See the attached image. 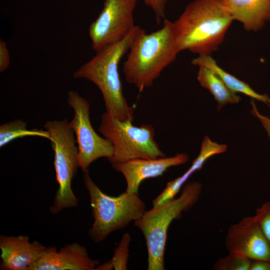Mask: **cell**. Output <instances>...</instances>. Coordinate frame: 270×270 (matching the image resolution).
I'll return each instance as SVG.
<instances>
[{"label": "cell", "mask_w": 270, "mask_h": 270, "mask_svg": "<svg viewBox=\"0 0 270 270\" xmlns=\"http://www.w3.org/2000/svg\"><path fill=\"white\" fill-rule=\"evenodd\" d=\"M234 21L220 0H194L172 22L180 52L210 55L223 42Z\"/></svg>", "instance_id": "1"}, {"label": "cell", "mask_w": 270, "mask_h": 270, "mask_svg": "<svg viewBox=\"0 0 270 270\" xmlns=\"http://www.w3.org/2000/svg\"><path fill=\"white\" fill-rule=\"evenodd\" d=\"M179 52L172 22L165 18L162 27L151 33L140 28L123 64L126 80L142 91L152 86Z\"/></svg>", "instance_id": "2"}, {"label": "cell", "mask_w": 270, "mask_h": 270, "mask_svg": "<svg viewBox=\"0 0 270 270\" xmlns=\"http://www.w3.org/2000/svg\"><path fill=\"white\" fill-rule=\"evenodd\" d=\"M140 28L136 26L122 40L96 52L93 58L73 74L75 78H84L96 84L102 96L106 112L122 121L132 122L134 110L124 96L118 66Z\"/></svg>", "instance_id": "3"}, {"label": "cell", "mask_w": 270, "mask_h": 270, "mask_svg": "<svg viewBox=\"0 0 270 270\" xmlns=\"http://www.w3.org/2000/svg\"><path fill=\"white\" fill-rule=\"evenodd\" d=\"M202 190V185L200 182H188L178 198L154 206L134 222L145 238L148 270H164V254L168 228L182 212L188 211L198 202Z\"/></svg>", "instance_id": "4"}, {"label": "cell", "mask_w": 270, "mask_h": 270, "mask_svg": "<svg viewBox=\"0 0 270 270\" xmlns=\"http://www.w3.org/2000/svg\"><path fill=\"white\" fill-rule=\"evenodd\" d=\"M83 179L94 218L88 234L94 242H102L112 232L138 220L145 212V204L138 194L126 191L116 196L108 195L93 182L88 170L84 172Z\"/></svg>", "instance_id": "5"}, {"label": "cell", "mask_w": 270, "mask_h": 270, "mask_svg": "<svg viewBox=\"0 0 270 270\" xmlns=\"http://www.w3.org/2000/svg\"><path fill=\"white\" fill-rule=\"evenodd\" d=\"M44 128L54 153V165L58 188L50 212L56 214L78 206V199L72 188V181L80 166L78 150L73 129L67 119L48 121Z\"/></svg>", "instance_id": "6"}, {"label": "cell", "mask_w": 270, "mask_h": 270, "mask_svg": "<svg viewBox=\"0 0 270 270\" xmlns=\"http://www.w3.org/2000/svg\"><path fill=\"white\" fill-rule=\"evenodd\" d=\"M98 130L112 145V155L108 160L111 164L166 156L154 139L155 130L150 124L135 126L132 121L120 120L105 112Z\"/></svg>", "instance_id": "7"}, {"label": "cell", "mask_w": 270, "mask_h": 270, "mask_svg": "<svg viewBox=\"0 0 270 270\" xmlns=\"http://www.w3.org/2000/svg\"><path fill=\"white\" fill-rule=\"evenodd\" d=\"M68 102L72 109L73 118L70 122L74 134L78 150L80 166L84 172L96 160L110 158L113 153L112 143L100 136L92 126L90 118V104L76 92L68 91Z\"/></svg>", "instance_id": "8"}, {"label": "cell", "mask_w": 270, "mask_h": 270, "mask_svg": "<svg viewBox=\"0 0 270 270\" xmlns=\"http://www.w3.org/2000/svg\"><path fill=\"white\" fill-rule=\"evenodd\" d=\"M138 0H105L89 26L92 49L98 52L124 39L135 28L133 13Z\"/></svg>", "instance_id": "9"}, {"label": "cell", "mask_w": 270, "mask_h": 270, "mask_svg": "<svg viewBox=\"0 0 270 270\" xmlns=\"http://www.w3.org/2000/svg\"><path fill=\"white\" fill-rule=\"evenodd\" d=\"M225 245L230 253L251 260L270 261V245L254 216H246L228 228Z\"/></svg>", "instance_id": "10"}, {"label": "cell", "mask_w": 270, "mask_h": 270, "mask_svg": "<svg viewBox=\"0 0 270 270\" xmlns=\"http://www.w3.org/2000/svg\"><path fill=\"white\" fill-rule=\"evenodd\" d=\"M189 160L186 154L154 159L137 158L111 164L122 174L126 181V192L138 194L141 182L149 178L162 176L170 168L184 164Z\"/></svg>", "instance_id": "11"}, {"label": "cell", "mask_w": 270, "mask_h": 270, "mask_svg": "<svg viewBox=\"0 0 270 270\" xmlns=\"http://www.w3.org/2000/svg\"><path fill=\"white\" fill-rule=\"evenodd\" d=\"M100 264L98 260L90 258L84 246L73 242L58 251L54 246L46 247L30 270H95Z\"/></svg>", "instance_id": "12"}, {"label": "cell", "mask_w": 270, "mask_h": 270, "mask_svg": "<svg viewBox=\"0 0 270 270\" xmlns=\"http://www.w3.org/2000/svg\"><path fill=\"white\" fill-rule=\"evenodd\" d=\"M46 248L37 241L30 242L27 236H0V270H30Z\"/></svg>", "instance_id": "13"}, {"label": "cell", "mask_w": 270, "mask_h": 270, "mask_svg": "<svg viewBox=\"0 0 270 270\" xmlns=\"http://www.w3.org/2000/svg\"><path fill=\"white\" fill-rule=\"evenodd\" d=\"M234 20L256 32L270 22V0H220Z\"/></svg>", "instance_id": "14"}, {"label": "cell", "mask_w": 270, "mask_h": 270, "mask_svg": "<svg viewBox=\"0 0 270 270\" xmlns=\"http://www.w3.org/2000/svg\"><path fill=\"white\" fill-rule=\"evenodd\" d=\"M227 146L212 142L205 136L202 144L200 154L190 168L180 176L169 182L162 192L152 200L153 206L160 204L172 199L178 194L183 184L195 172L200 170L208 159L216 154L226 152Z\"/></svg>", "instance_id": "15"}, {"label": "cell", "mask_w": 270, "mask_h": 270, "mask_svg": "<svg viewBox=\"0 0 270 270\" xmlns=\"http://www.w3.org/2000/svg\"><path fill=\"white\" fill-rule=\"evenodd\" d=\"M192 64L198 66L206 67L212 71L234 92L244 94L270 106V97L256 92L248 84L224 70L210 55L198 56L192 60Z\"/></svg>", "instance_id": "16"}, {"label": "cell", "mask_w": 270, "mask_h": 270, "mask_svg": "<svg viewBox=\"0 0 270 270\" xmlns=\"http://www.w3.org/2000/svg\"><path fill=\"white\" fill-rule=\"evenodd\" d=\"M197 80L200 86L208 90L218 103V110L229 104H237L241 100L224 82L208 68L198 66Z\"/></svg>", "instance_id": "17"}, {"label": "cell", "mask_w": 270, "mask_h": 270, "mask_svg": "<svg viewBox=\"0 0 270 270\" xmlns=\"http://www.w3.org/2000/svg\"><path fill=\"white\" fill-rule=\"evenodd\" d=\"M29 136L50 138L49 133L46 130H28L27 123L21 120H15L3 124L0 126V148L18 138Z\"/></svg>", "instance_id": "18"}, {"label": "cell", "mask_w": 270, "mask_h": 270, "mask_svg": "<svg viewBox=\"0 0 270 270\" xmlns=\"http://www.w3.org/2000/svg\"><path fill=\"white\" fill-rule=\"evenodd\" d=\"M131 241L130 235L124 234L116 248L114 254L112 259L104 263L100 264L96 268V270H128V262L129 257V245Z\"/></svg>", "instance_id": "19"}, {"label": "cell", "mask_w": 270, "mask_h": 270, "mask_svg": "<svg viewBox=\"0 0 270 270\" xmlns=\"http://www.w3.org/2000/svg\"><path fill=\"white\" fill-rule=\"evenodd\" d=\"M251 260L238 255L230 253L220 258L214 264V270H249Z\"/></svg>", "instance_id": "20"}, {"label": "cell", "mask_w": 270, "mask_h": 270, "mask_svg": "<svg viewBox=\"0 0 270 270\" xmlns=\"http://www.w3.org/2000/svg\"><path fill=\"white\" fill-rule=\"evenodd\" d=\"M254 216L270 245V200L257 208Z\"/></svg>", "instance_id": "21"}, {"label": "cell", "mask_w": 270, "mask_h": 270, "mask_svg": "<svg viewBox=\"0 0 270 270\" xmlns=\"http://www.w3.org/2000/svg\"><path fill=\"white\" fill-rule=\"evenodd\" d=\"M153 11L156 20L160 24L165 19L166 6L168 0H143Z\"/></svg>", "instance_id": "22"}, {"label": "cell", "mask_w": 270, "mask_h": 270, "mask_svg": "<svg viewBox=\"0 0 270 270\" xmlns=\"http://www.w3.org/2000/svg\"><path fill=\"white\" fill-rule=\"evenodd\" d=\"M10 56L6 42L0 39V72L5 71L9 66Z\"/></svg>", "instance_id": "23"}, {"label": "cell", "mask_w": 270, "mask_h": 270, "mask_svg": "<svg viewBox=\"0 0 270 270\" xmlns=\"http://www.w3.org/2000/svg\"><path fill=\"white\" fill-rule=\"evenodd\" d=\"M249 270H270V261L251 260Z\"/></svg>", "instance_id": "24"}]
</instances>
